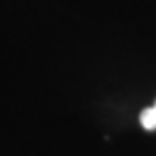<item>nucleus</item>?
Returning a JSON list of instances; mask_svg holds the SVG:
<instances>
[{
	"label": "nucleus",
	"instance_id": "1",
	"mask_svg": "<svg viewBox=\"0 0 156 156\" xmlns=\"http://www.w3.org/2000/svg\"><path fill=\"white\" fill-rule=\"evenodd\" d=\"M140 124H142L144 130H156V104L150 105V108H146V110H142Z\"/></svg>",
	"mask_w": 156,
	"mask_h": 156
}]
</instances>
